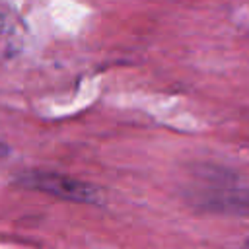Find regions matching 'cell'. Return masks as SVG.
<instances>
[{
    "mask_svg": "<svg viewBox=\"0 0 249 249\" xmlns=\"http://www.w3.org/2000/svg\"><path fill=\"white\" fill-rule=\"evenodd\" d=\"M21 185L27 189H35L47 193L56 198L84 202V204H99L103 195L89 183H82L78 179L60 175V173H47V171H31L21 177Z\"/></svg>",
    "mask_w": 249,
    "mask_h": 249,
    "instance_id": "6da1fadb",
    "label": "cell"
},
{
    "mask_svg": "<svg viewBox=\"0 0 249 249\" xmlns=\"http://www.w3.org/2000/svg\"><path fill=\"white\" fill-rule=\"evenodd\" d=\"M200 206L212 212L249 216V187H218L208 189L200 198Z\"/></svg>",
    "mask_w": 249,
    "mask_h": 249,
    "instance_id": "7a4b0ae2",
    "label": "cell"
},
{
    "mask_svg": "<svg viewBox=\"0 0 249 249\" xmlns=\"http://www.w3.org/2000/svg\"><path fill=\"white\" fill-rule=\"evenodd\" d=\"M18 41L16 23L12 21L10 14L0 8V58H6L12 54Z\"/></svg>",
    "mask_w": 249,
    "mask_h": 249,
    "instance_id": "3957f363",
    "label": "cell"
},
{
    "mask_svg": "<svg viewBox=\"0 0 249 249\" xmlns=\"http://www.w3.org/2000/svg\"><path fill=\"white\" fill-rule=\"evenodd\" d=\"M245 249H249V239H247V241H245Z\"/></svg>",
    "mask_w": 249,
    "mask_h": 249,
    "instance_id": "277c9868",
    "label": "cell"
}]
</instances>
